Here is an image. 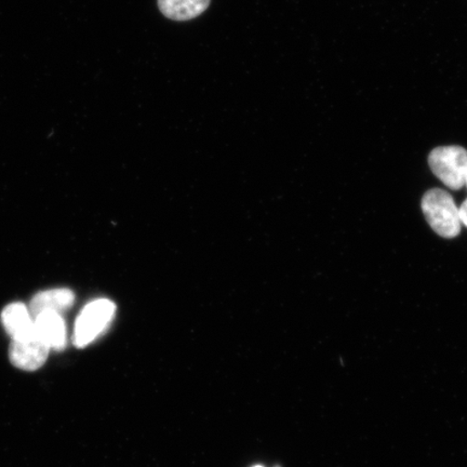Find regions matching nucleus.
<instances>
[{
    "label": "nucleus",
    "instance_id": "nucleus-2",
    "mask_svg": "<svg viewBox=\"0 0 467 467\" xmlns=\"http://www.w3.org/2000/svg\"><path fill=\"white\" fill-rule=\"evenodd\" d=\"M431 171L447 188L459 191L465 186L467 150L462 146H441L431 151Z\"/></svg>",
    "mask_w": 467,
    "mask_h": 467
},
{
    "label": "nucleus",
    "instance_id": "nucleus-7",
    "mask_svg": "<svg viewBox=\"0 0 467 467\" xmlns=\"http://www.w3.org/2000/svg\"><path fill=\"white\" fill-rule=\"evenodd\" d=\"M74 301L73 291L67 288L42 291L33 297L29 305V313L33 318L46 312L60 314L71 307Z\"/></svg>",
    "mask_w": 467,
    "mask_h": 467
},
{
    "label": "nucleus",
    "instance_id": "nucleus-1",
    "mask_svg": "<svg viewBox=\"0 0 467 467\" xmlns=\"http://www.w3.org/2000/svg\"><path fill=\"white\" fill-rule=\"evenodd\" d=\"M422 212L428 223L443 238L457 237L461 232L459 207L448 192L433 189L425 192Z\"/></svg>",
    "mask_w": 467,
    "mask_h": 467
},
{
    "label": "nucleus",
    "instance_id": "nucleus-11",
    "mask_svg": "<svg viewBox=\"0 0 467 467\" xmlns=\"http://www.w3.org/2000/svg\"><path fill=\"white\" fill-rule=\"evenodd\" d=\"M254 467H263V466H254Z\"/></svg>",
    "mask_w": 467,
    "mask_h": 467
},
{
    "label": "nucleus",
    "instance_id": "nucleus-9",
    "mask_svg": "<svg viewBox=\"0 0 467 467\" xmlns=\"http://www.w3.org/2000/svg\"><path fill=\"white\" fill-rule=\"evenodd\" d=\"M461 223L467 227V200L459 208Z\"/></svg>",
    "mask_w": 467,
    "mask_h": 467
},
{
    "label": "nucleus",
    "instance_id": "nucleus-4",
    "mask_svg": "<svg viewBox=\"0 0 467 467\" xmlns=\"http://www.w3.org/2000/svg\"><path fill=\"white\" fill-rule=\"evenodd\" d=\"M50 348L34 335L22 340H13L9 349L11 364L25 371H35L43 367L48 358Z\"/></svg>",
    "mask_w": 467,
    "mask_h": 467
},
{
    "label": "nucleus",
    "instance_id": "nucleus-3",
    "mask_svg": "<svg viewBox=\"0 0 467 467\" xmlns=\"http://www.w3.org/2000/svg\"><path fill=\"white\" fill-rule=\"evenodd\" d=\"M116 307L112 301L96 300L81 311L76 321L74 343L76 347L84 348L108 328L115 315Z\"/></svg>",
    "mask_w": 467,
    "mask_h": 467
},
{
    "label": "nucleus",
    "instance_id": "nucleus-10",
    "mask_svg": "<svg viewBox=\"0 0 467 467\" xmlns=\"http://www.w3.org/2000/svg\"><path fill=\"white\" fill-rule=\"evenodd\" d=\"M465 185L467 186V172H466V178H465Z\"/></svg>",
    "mask_w": 467,
    "mask_h": 467
},
{
    "label": "nucleus",
    "instance_id": "nucleus-5",
    "mask_svg": "<svg viewBox=\"0 0 467 467\" xmlns=\"http://www.w3.org/2000/svg\"><path fill=\"white\" fill-rule=\"evenodd\" d=\"M35 330L50 349L61 350L67 344V328L61 315L54 312L39 314L34 318Z\"/></svg>",
    "mask_w": 467,
    "mask_h": 467
},
{
    "label": "nucleus",
    "instance_id": "nucleus-6",
    "mask_svg": "<svg viewBox=\"0 0 467 467\" xmlns=\"http://www.w3.org/2000/svg\"><path fill=\"white\" fill-rule=\"evenodd\" d=\"M2 321L13 340H22L36 335L34 318L22 303H13L4 308Z\"/></svg>",
    "mask_w": 467,
    "mask_h": 467
},
{
    "label": "nucleus",
    "instance_id": "nucleus-8",
    "mask_svg": "<svg viewBox=\"0 0 467 467\" xmlns=\"http://www.w3.org/2000/svg\"><path fill=\"white\" fill-rule=\"evenodd\" d=\"M212 0H157L161 13L173 21H190L209 8Z\"/></svg>",
    "mask_w": 467,
    "mask_h": 467
}]
</instances>
